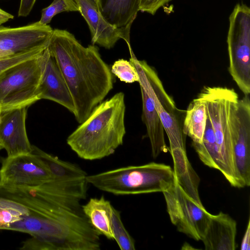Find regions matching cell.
Listing matches in <instances>:
<instances>
[{
	"label": "cell",
	"mask_w": 250,
	"mask_h": 250,
	"mask_svg": "<svg viewBox=\"0 0 250 250\" xmlns=\"http://www.w3.org/2000/svg\"><path fill=\"white\" fill-rule=\"evenodd\" d=\"M129 61L136 69L140 86L152 98L169 141L170 152L186 151L185 141L173 100L165 91L156 71L144 60H138L130 53Z\"/></svg>",
	"instance_id": "52a82bcc"
},
{
	"label": "cell",
	"mask_w": 250,
	"mask_h": 250,
	"mask_svg": "<svg viewBox=\"0 0 250 250\" xmlns=\"http://www.w3.org/2000/svg\"><path fill=\"white\" fill-rule=\"evenodd\" d=\"M88 184L116 195L163 192L175 180L169 165L151 162L87 175Z\"/></svg>",
	"instance_id": "3957f363"
},
{
	"label": "cell",
	"mask_w": 250,
	"mask_h": 250,
	"mask_svg": "<svg viewBox=\"0 0 250 250\" xmlns=\"http://www.w3.org/2000/svg\"><path fill=\"white\" fill-rule=\"evenodd\" d=\"M52 178L43 162L32 151L7 156L1 161L0 187H37Z\"/></svg>",
	"instance_id": "9c48e42d"
},
{
	"label": "cell",
	"mask_w": 250,
	"mask_h": 250,
	"mask_svg": "<svg viewBox=\"0 0 250 250\" xmlns=\"http://www.w3.org/2000/svg\"><path fill=\"white\" fill-rule=\"evenodd\" d=\"M230 122L236 165L246 187L250 185V100L249 95L232 101Z\"/></svg>",
	"instance_id": "8fae6325"
},
{
	"label": "cell",
	"mask_w": 250,
	"mask_h": 250,
	"mask_svg": "<svg viewBox=\"0 0 250 250\" xmlns=\"http://www.w3.org/2000/svg\"><path fill=\"white\" fill-rule=\"evenodd\" d=\"M104 20L117 28L131 27L140 11V0H98Z\"/></svg>",
	"instance_id": "e0dca14e"
},
{
	"label": "cell",
	"mask_w": 250,
	"mask_h": 250,
	"mask_svg": "<svg viewBox=\"0 0 250 250\" xmlns=\"http://www.w3.org/2000/svg\"><path fill=\"white\" fill-rule=\"evenodd\" d=\"M237 223L229 214L220 211L211 214L201 240L206 250H234Z\"/></svg>",
	"instance_id": "9a60e30c"
},
{
	"label": "cell",
	"mask_w": 250,
	"mask_h": 250,
	"mask_svg": "<svg viewBox=\"0 0 250 250\" xmlns=\"http://www.w3.org/2000/svg\"><path fill=\"white\" fill-rule=\"evenodd\" d=\"M199 95L213 129L219 156L218 170L232 187L243 188L246 186L235 163L230 122L231 104L238 96L234 89L220 86L204 87Z\"/></svg>",
	"instance_id": "277c9868"
},
{
	"label": "cell",
	"mask_w": 250,
	"mask_h": 250,
	"mask_svg": "<svg viewBox=\"0 0 250 250\" xmlns=\"http://www.w3.org/2000/svg\"><path fill=\"white\" fill-rule=\"evenodd\" d=\"M140 86L142 99V121L145 125L154 158L169 150L165 139V129L154 102L145 89Z\"/></svg>",
	"instance_id": "2e32d148"
},
{
	"label": "cell",
	"mask_w": 250,
	"mask_h": 250,
	"mask_svg": "<svg viewBox=\"0 0 250 250\" xmlns=\"http://www.w3.org/2000/svg\"><path fill=\"white\" fill-rule=\"evenodd\" d=\"M66 83L81 124L113 87V77L94 44L84 47L66 30L55 29L47 46Z\"/></svg>",
	"instance_id": "6da1fadb"
},
{
	"label": "cell",
	"mask_w": 250,
	"mask_h": 250,
	"mask_svg": "<svg viewBox=\"0 0 250 250\" xmlns=\"http://www.w3.org/2000/svg\"><path fill=\"white\" fill-rule=\"evenodd\" d=\"M13 15L0 8V25L7 22L10 19H13Z\"/></svg>",
	"instance_id": "f1b7e54d"
},
{
	"label": "cell",
	"mask_w": 250,
	"mask_h": 250,
	"mask_svg": "<svg viewBox=\"0 0 250 250\" xmlns=\"http://www.w3.org/2000/svg\"><path fill=\"white\" fill-rule=\"evenodd\" d=\"M172 0H140V11L154 15L162 7Z\"/></svg>",
	"instance_id": "484cf974"
},
{
	"label": "cell",
	"mask_w": 250,
	"mask_h": 250,
	"mask_svg": "<svg viewBox=\"0 0 250 250\" xmlns=\"http://www.w3.org/2000/svg\"><path fill=\"white\" fill-rule=\"evenodd\" d=\"M192 146L199 159L204 165L218 170L219 153L213 129L207 114L202 142L201 144L192 143Z\"/></svg>",
	"instance_id": "44dd1931"
},
{
	"label": "cell",
	"mask_w": 250,
	"mask_h": 250,
	"mask_svg": "<svg viewBox=\"0 0 250 250\" xmlns=\"http://www.w3.org/2000/svg\"><path fill=\"white\" fill-rule=\"evenodd\" d=\"M207 120L205 104L199 95L189 104L186 112L182 132L192 143L202 142Z\"/></svg>",
	"instance_id": "d6986e66"
},
{
	"label": "cell",
	"mask_w": 250,
	"mask_h": 250,
	"mask_svg": "<svg viewBox=\"0 0 250 250\" xmlns=\"http://www.w3.org/2000/svg\"><path fill=\"white\" fill-rule=\"evenodd\" d=\"M229 71L245 95L250 93V9L237 3L229 17Z\"/></svg>",
	"instance_id": "5b68a950"
},
{
	"label": "cell",
	"mask_w": 250,
	"mask_h": 250,
	"mask_svg": "<svg viewBox=\"0 0 250 250\" xmlns=\"http://www.w3.org/2000/svg\"><path fill=\"white\" fill-rule=\"evenodd\" d=\"M26 107L12 108L0 112V142L7 156L30 153L32 145L26 128Z\"/></svg>",
	"instance_id": "5bb4252c"
},
{
	"label": "cell",
	"mask_w": 250,
	"mask_h": 250,
	"mask_svg": "<svg viewBox=\"0 0 250 250\" xmlns=\"http://www.w3.org/2000/svg\"><path fill=\"white\" fill-rule=\"evenodd\" d=\"M113 206L104 196L91 198L84 205L82 211L93 228L109 240H114L111 226Z\"/></svg>",
	"instance_id": "ac0fdd59"
},
{
	"label": "cell",
	"mask_w": 250,
	"mask_h": 250,
	"mask_svg": "<svg viewBox=\"0 0 250 250\" xmlns=\"http://www.w3.org/2000/svg\"><path fill=\"white\" fill-rule=\"evenodd\" d=\"M36 0H21L18 11L19 17H26L31 11Z\"/></svg>",
	"instance_id": "4316f807"
},
{
	"label": "cell",
	"mask_w": 250,
	"mask_h": 250,
	"mask_svg": "<svg viewBox=\"0 0 250 250\" xmlns=\"http://www.w3.org/2000/svg\"><path fill=\"white\" fill-rule=\"evenodd\" d=\"M112 230L115 240L121 250H135V241L125 229L120 212L113 207L111 216Z\"/></svg>",
	"instance_id": "7402d4cb"
},
{
	"label": "cell",
	"mask_w": 250,
	"mask_h": 250,
	"mask_svg": "<svg viewBox=\"0 0 250 250\" xmlns=\"http://www.w3.org/2000/svg\"><path fill=\"white\" fill-rule=\"evenodd\" d=\"M110 69L113 75L125 83H131L139 81L138 72L129 61L119 59L114 62Z\"/></svg>",
	"instance_id": "cb8c5ba5"
},
{
	"label": "cell",
	"mask_w": 250,
	"mask_h": 250,
	"mask_svg": "<svg viewBox=\"0 0 250 250\" xmlns=\"http://www.w3.org/2000/svg\"><path fill=\"white\" fill-rule=\"evenodd\" d=\"M240 249L241 250H250V220H248L247 228L243 237Z\"/></svg>",
	"instance_id": "83f0119b"
},
{
	"label": "cell",
	"mask_w": 250,
	"mask_h": 250,
	"mask_svg": "<svg viewBox=\"0 0 250 250\" xmlns=\"http://www.w3.org/2000/svg\"><path fill=\"white\" fill-rule=\"evenodd\" d=\"M32 151L43 162L52 177L60 179L86 178L87 174L78 165L62 160L32 145Z\"/></svg>",
	"instance_id": "ffe728a7"
},
{
	"label": "cell",
	"mask_w": 250,
	"mask_h": 250,
	"mask_svg": "<svg viewBox=\"0 0 250 250\" xmlns=\"http://www.w3.org/2000/svg\"><path fill=\"white\" fill-rule=\"evenodd\" d=\"M53 31L39 21L18 27L0 26V60L46 48Z\"/></svg>",
	"instance_id": "30bf717a"
},
{
	"label": "cell",
	"mask_w": 250,
	"mask_h": 250,
	"mask_svg": "<svg viewBox=\"0 0 250 250\" xmlns=\"http://www.w3.org/2000/svg\"><path fill=\"white\" fill-rule=\"evenodd\" d=\"M39 100L54 101L74 114L73 100L54 58L47 47L42 54L41 76L37 89Z\"/></svg>",
	"instance_id": "7c38bea8"
},
{
	"label": "cell",
	"mask_w": 250,
	"mask_h": 250,
	"mask_svg": "<svg viewBox=\"0 0 250 250\" xmlns=\"http://www.w3.org/2000/svg\"><path fill=\"white\" fill-rule=\"evenodd\" d=\"M125 94L119 92L102 101L67 137L66 143L85 160L102 159L113 154L126 133Z\"/></svg>",
	"instance_id": "7a4b0ae2"
},
{
	"label": "cell",
	"mask_w": 250,
	"mask_h": 250,
	"mask_svg": "<svg viewBox=\"0 0 250 250\" xmlns=\"http://www.w3.org/2000/svg\"><path fill=\"white\" fill-rule=\"evenodd\" d=\"M79 12L85 20L90 31L92 44H97L106 49L112 48L118 40H124L129 50L131 27L117 28L109 24L103 17L98 0H75Z\"/></svg>",
	"instance_id": "4fadbf2b"
},
{
	"label": "cell",
	"mask_w": 250,
	"mask_h": 250,
	"mask_svg": "<svg viewBox=\"0 0 250 250\" xmlns=\"http://www.w3.org/2000/svg\"><path fill=\"white\" fill-rule=\"evenodd\" d=\"M2 149H3V147L0 142V150H1Z\"/></svg>",
	"instance_id": "f546056e"
},
{
	"label": "cell",
	"mask_w": 250,
	"mask_h": 250,
	"mask_svg": "<svg viewBox=\"0 0 250 250\" xmlns=\"http://www.w3.org/2000/svg\"><path fill=\"white\" fill-rule=\"evenodd\" d=\"M171 223L177 230L196 240H201L211 214L191 198L177 182L163 192Z\"/></svg>",
	"instance_id": "ba28073f"
},
{
	"label": "cell",
	"mask_w": 250,
	"mask_h": 250,
	"mask_svg": "<svg viewBox=\"0 0 250 250\" xmlns=\"http://www.w3.org/2000/svg\"><path fill=\"white\" fill-rule=\"evenodd\" d=\"M42 53L11 67L0 76V112L27 107L39 100L37 89L41 76Z\"/></svg>",
	"instance_id": "8992f818"
},
{
	"label": "cell",
	"mask_w": 250,
	"mask_h": 250,
	"mask_svg": "<svg viewBox=\"0 0 250 250\" xmlns=\"http://www.w3.org/2000/svg\"><path fill=\"white\" fill-rule=\"evenodd\" d=\"M63 12H79L75 0H54L48 6L42 9L39 21L43 24H48L55 15Z\"/></svg>",
	"instance_id": "603a6c76"
},
{
	"label": "cell",
	"mask_w": 250,
	"mask_h": 250,
	"mask_svg": "<svg viewBox=\"0 0 250 250\" xmlns=\"http://www.w3.org/2000/svg\"><path fill=\"white\" fill-rule=\"evenodd\" d=\"M45 49H38L15 57L0 59V76L11 67L21 62L39 55Z\"/></svg>",
	"instance_id": "d4e9b609"
}]
</instances>
